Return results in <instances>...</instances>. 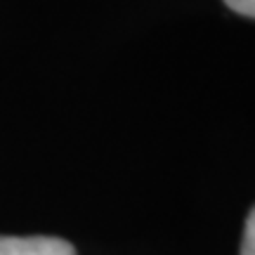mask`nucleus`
I'll use <instances>...</instances> for the list:
<instances>
[{
  "instance_id": "obj_3",
  "label": "nucleus",
  "mask_w": 255,
  "mask_h": 255,
  "mask_svg": "<svg viewBox=\"0 0 255 255\" xmlns=\"http://www.w3.org/2000/svg\"><path fill=\"white\" fill-rule=\"evenodd\" d=\"M225 5L229 9H234L237 14L255 19V0H225Z\"/></svg>"
},
{
  "instance_id": "obj_2",
  "label": "nucleus",
  "mask_w": 255,
  "mask_h": 255,
  "mask_svg": "<svg viewBox=\"0 0 255 255\" xmlns=\"http://www.w3.org/2000/svg\"><path fill=\"white\" fill-rule=\"evenodd\" d=\"M241 255H255V206L251 208L244 227V241H241Z\"/></svg>"
},
{
  "instance_id": "obj_1",
  "label": "nucleus",
  "mask_w": 255,
  "mask_h": 255,
  "mask_svg": "<svg viewBox=\"0 0 255 255\" xmlns=\"http://www.w3.org/2000/svg\"><path fill=\"white\" fill-rule=\"evenodd\" d=\"M0 255H76L59 237H0Z\"/></svg>"
}]
</instances>
